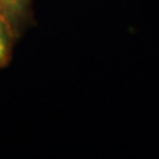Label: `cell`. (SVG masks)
Returning a JSON list of instances; mask_svg holds the SVG:
<instances>
[{
    "instance_id": "obj_1",
    "label": "cell",
    "mask_w": 159,
    "mask_h": 159,
    "mask_svg": "<svg viewBox=\"0 0 159 159\" xmlns=\"http://www.w3.org/2000/svg\"><path fill=\"white\" fill-rule=\"evenodd\" d=\"M0 17L19 43L37 24L34 0H0Z\"/></svg>"
},
{
    "instance_id": "obj_2",
    "label": "cell",
    "mask_w": 159,
    "mask_h": 159,
    "mask_svg": "<svg viewBox=\"0 0 159 159\" xmlns=\"http://www.w3.org/2000/svg\"><path fill=\"white\" fill-rule=\"evenodd\" d=\"M16 44L17 40L13 37L7 24L0 17V72L12 62Z\"/></svg>"
}]
</instances>
